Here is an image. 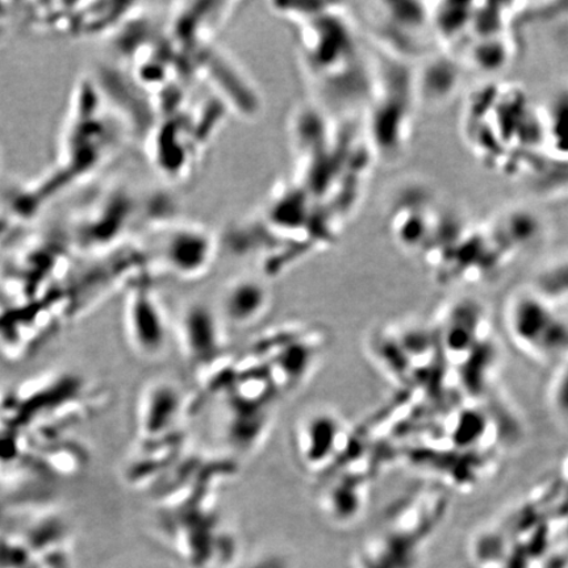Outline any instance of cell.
Listing matches in <instances>:
<instances>
[{
  "instance_id": "obj_5",
  "label": "cell",
  "mask_w": 568,
  "mask_h": 568,
  "mask_svg": "<svg viewBox=\"0 0 568 568\" xmlns=\"http://www.w3.org/2000/svg\"><path fill=\"white\" fill-rule=\"evenodd\" d=\"M216 245L211 233L197 225L161 226L153 239L151 253L154 265L182 280L201 278L215 260Z\"/></svg>"
},
{
  "instance_id": "obj_17",
  "label": "cell",
  "mask_w": 568,
  "mask_h": 568,
  "mask_svg": "<svg viewBox=\"0 0 568 568\" xmlns=\"http://www.w3.org/2000/svg\"><path fill=\"white\" fill-rule=\"evenodd\" d=\"M2 166H3V154H2V149H0V170H2Z\"/></svg>"
},
{
  "instance_id": "obj_15",
  "label": "cell",
  "mask_w": 568,
  "mask_h": 568,
  "mask_svg": "<svg viewBox=\"0 0 568 568\" xmlns=\"http://www.w3.org/2000/svg\"><path fill=\"white\" fill-rule=\"evenodd\" d=\"M24 223L7 205L0 207V251H9L18 245L23 236Z\"/></svg>"
},
{
  "instance_id": "obj_13",
  "label": "cell",
  "mask_w": 568,
  "mask_h": 568,
  "mask_svg": "<svg viewBox=\"0 0 568 568\" xmlns=\"http://www.w3.org/2000/svg\"><path fill=\"white\" fill-rule=\"evenodd\" d=\"M550 407L560 422L568 424V353L559 359V367L549 386Z\"/></svg>"
},
{
  "instance_id": "obj_16",
  "label": "cell",
  "mask_w": 568,
  "mask_h": 568,
  "mask_svg": "<svg viewBox=\"0 0 568 568\" xmlns=\"http://www.w3.org/2000/svg\"><path fill=\"white\" fill-rule=\"evenodd\" d=\"M243 568H287V565L281 558L266 557L262 558L261 560H257V562L246 565Z\"/></svg>"
},
{
  "instance_id": "obj_2",
  "label": "cell",
  "mask_w": 568,
  "mask_h": 568,
  "mask_svg": "<svg viewBox=\"0 0 568 568\" xmlns=\"http://www.w3.org/2000/svg\"><path fill=\"white\" fill-rule=\"evenodd\" d=\"M142 213V197L126 184L115 183L78 213L62 233L74 253L98 257L131 245Z\"/></svg>"
},
{
  "instance_id": "obj_18",
  "label": "cell",
  "mask_w": 568,
  "mask_h": 568,
  "mask_svg": "<svg viewBox=\"0 0 568 568\" xmlns=\"http://www.w3.org/2000/svg\"><path fill=\"white\" fill-rule=\"evenodd\" d=\"M566 475H567V481H568V460H567V465H566Z\"/></svg>"
},
{
  "instance_id": "obj_11",
  "label": "cell",
  "mask_w": 568,
  "mask_h": 568,
  "mask_svg": "<svg viewBox=\"0 0 568 568\" xmlns=\"http://www.w3.org/2000/svg\"><path fill=\"white\" fill-rule=\"evenodd\" d=\"M541 118L546 146L558 160L568 161V90L554 95Z\"/></svg>"
},
{
  "instance_id": "obj_14",
  "label": "cell",
  "mask_w": 568,
  "mask_h": 568,
  "mask_svg": "<svg viewBox=\"0 0 568 568\" xmlns=\"http://www.w3.org/2000/svg\"><path fill=\"white\" fill-rule=\"evenodd\" d=\"M507 47L499 38L486 39L479 42L478 48L474 49L471 54L475 65L481 69L501 68L507 62Z\"/></svg>"
},
{
  "instance_id": "obj_7",
  "label": "cell",
  "mask_w": 568,
  "mask_h": 568,
  "mask_svg": "<svg viewBox=\"0 0 568 568\" xmlns=\"http://www.w3.org/2000/svg\"><path fill=\"white\" fill-rule=\"evenodd\" d=\"M203 304H193L174 324V338L187 364L195 368L210 364L223 354L222 318Z\"/></svg>"
},
{
  "instance_id": "obj_1",
  "label": "cell",
  "mask_w": 568,
  "mask_h": 568,
  "mask_svg": "<svg viewBox=\"0 0 568 568\" xmlns=\"http://www.w3.org/2000/svg\"><path fill=\"white\" fill-rule=\"evenodd\" d=\"M74 95L57 165L10 197L11 207L26 220L106 165L131 131L98 82L83 80Z\"/></svg>"
},
{
  "instance_id": "obj_10",
  "label": "cell",
  "mask_w": 568,
  "mask_h": 568,
  "mask_svg": "<svg viewBox=\"0 0 568 568\" xmlns=\"http://www.w3.org/2000/svg\"><path fill=\"white\" fill-rule=\"evenodd\" d=\"M343 425L329 412H316L304 417L296 430V453L304 466L311 470L325 466V460L333 456Z\"/></svg>"
},
{
  "instance_id": "obj_6",
  "label": "cell",
  "mask_w": 568,
  "mask_h": 568,
  "mask_svg": "<svg viewBox=\"0 0 568 568\" xmlns=\"http://www.w3.org/2000/svg\"><path fill=\"white\" fill-rule=\"evenodd\" d=\"M183 396L169 382L149 383L142 388L136 406V449L162 442L172 435L182 417Z\"/></svg>"
},
{
  "instance_id": "obj_9",
  "label": "cell",
  "mask_w": 568,
  "mask_h": 568,
  "mask_svg": "<svg viewBox=\"0 0 568 568\" xmlns=\"http://www.w3.org/2000/svg\"><path fill=\"white\" fill-rule=\"evenodd\" d=\"M272 304V293L264 282L255 276H239L223 290L220 300V318L245 328L265 317Z\"/></svg>"
},
{
  "instance_id": "obj_4",
  "label": "cell",
  "mask_w": 568,
  "mask_h": 568,
  "mask_svg": "<svg viewBox=\"0 0 568 568\" xmlns=\"http://www.w3.org/2000/svg\"><path fill=\"white\" fill-rule=\"evenodd\" d=\"M123 332L128 347L144 361L160 359L174 338V324L145 280L126 288Z\"/></svg>"
},
{
  "instance_id": "obj_3",
  "label": "cell",
  "mask_w": 568,
  "mask_h": 568,
  "mask_svg": "<svg viewBox=\"0 0 568 568\" xmlns=\"http://www.w3.org/2000/svg\"><path fill=\"white\" fill-rule=\"evenodd\" d=\"M506 324L510 339L531 358L556 361L568 353V323L557 305L535 290L517 293L509 301Z\"/></svg>"
},
{
  "instance_id": "obj_8",
  "label": "cell",
  "mask_w": 568,
  "mask_h": 568,
  "mask_svg": "<svg viewBox=\"0 0 568 568\" xmlns=\"http://www.w3.org/2000/svg\"><path fill=\"white\" fill-rule=\"evenodd\" d=\"M379 11L372 10L374 33L396 54L416 52L426 27H432V11L422 4L383 3Z\"/></svg>"
},
{
  "instance_id": "obj_12",
  "label": "cell",
  "mask_w": 568,
  "mask_h": 568,
  "mask_svg": "<svg viewBox=\"0 0 568 568\" xmlns=\"http://www.w3.org/2000/svg\"><path fill=\"white\" fill-rule=\"evenodd\" d=\"M538 286L532 288L556 305L557 302L568 301V257L546 266L537 278Z\"/></svg>"
}]
</instances>
